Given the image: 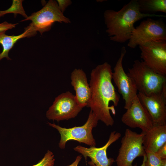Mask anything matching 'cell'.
<instances>
[{"label": "cell", "mask_w": 166, "mask_h": 166, "mask_svg": "<svg viewBox=\"0 0 166 166\" xmlns=\"http://www.w3.org/2000/svg\"><path fill=\"white\" fill-rule=\"evenodd\" d=\"M112 73L111 65L107 62L92 70L89 83L91 96L87 106L107 126L114 124L110 111L115 114L114 107L118 105L120 99L112 82Z\"/></svg>", "instance_id": "cell-1"}, {"label": "cell", "mask_w": 166, "mask_h": 166, "mask_svg": "<svg viewBox=\"0 0 166 166\" xmlns=\"http://www.w3.org/2000/svg\"><path fill=\"white\" fill-rule=\"evenodd\" d=\"M155 17H164L165 16L142 13L140 10L137 0H132L118 11L110 10L105 11L106 32L111 40L123 43L130 39L136 22L144 18Z\"/></svg>", "instance_id": "cell-2"}, {"label": "cell", "mask_w": 166, "mask_h": 166, "mask_svg": "<svg viewBox=\"0 0 166 166\" xmlns=\"http://www.w3.org/2000/svg\"><path fill=\"white\" fill-rule=\"evenodd\" d=\"M127 73L133 80L139 92L146 96L161 93L166 87V76L155 72L142 60H135Z\"/></svg>", "instance_id": "cell-3"}, {"label": "cell", "mask_w": 166, "mask_h": 166, "mask_svg": "<svg viewBox=\"0 0 166 166\" xmlns=\"http://www.w3.org/2000/svg\"><path fill=\"white\" fill-rule=\"evenodd\" d=\"M98 121L97 117L90 110L86 122L81 126L66 128L54 123L48 122V124L59 132L61 139L58 145L60 148L64 149L67 142L71 140H76L90 146H95L96 142L92 134V130L97 126Z\"/></svg>", "instance_id": "cell-4"}, {"label": "cell", "mask_w": 166, "mask_h": 166, "mask_svg": "<svg viewBox=\"0 0 166 166\" xmlns=\"http://www.w3.org/2000/svg\"><path fill=\"white\" fill-rule=\"evenodd\" d=\"M30 20L32 22L29 26L35 32H39L41 34L49 31L55 22L65 23H70L69 19L65 17L59 10L56 1L49 0L40 10L32 13L21 22Z\"/></svg>", "instance_id": "cell-5"}, {"label": "cell", "mask_w": 166, "mask_h": 166, "mask_svg": "<svg viewBox=\"0 0 166 166\" xmlns=\"http://www.w3.org/2000/svg\"><path fill=\"white\" fill-rule=\"evenodd\" d=\"M144 134L143 132L139 134L129 128L125 130L115 161L117 166H137L132 164L134 160L145 153L143 144Z\"/></svg>", "instance_id": "cell-6"}, {"label": "cell", "mask_w": 166, "mask_h": 166, "mask_svg": "<svg viewBox=\"0 0 166 166\" xmlns=\"http://www.w3.org/2000/svg\"><path fill=\"white\" fill-rule=\"evenodd\" d=\"M166 41V26L163 21L149 18L135 28L127 45L131 48L144 43Z\"/></svg>", "instance_id": "cell-7"}, {"label": "cell", "mask_w": 166, "mask_h": 166, "mask_svg": "<svg viewBox=\"0 0 166 166\" xmlns=\"http://www.w3.org/2000/svg\"><path fill=\"white\" fill-rule=\"evenodd\" d=\"M140 57L148 67L159 74L166 75V41L147 42L139 45Z\"/></svg>", "instance_id": "cell-8"}, {"label": "cell", "mask_w": 166, "mask_h": 166, "mask_svg": "<svg viewBox=\"0 0 166 166\" xmlns=\"http://www.w3.org/2000/svg\"><path fill=\"white\" fill-rule=\"evenodd\" d=\"M82 109L77 103L75 95L67 91L55 98L47 111L46 116L50 120H68L76 117Z\"/></svg>", "instance_id": "cell-9"}, {"label": "cell", "mask_w": 166, "mask_h": 166, "mask_svg": "<svg viewBox=\"0 0 166 166\" xmlns=\"http://www.w3.org/2000/svg\"><path fill=\"white\" fill-rule=\"evenodd\" d=\"M126 53V48L123 46L112 73V79L124 101V107L127 110L131 106L138 91L133 80L125 73L123 67L122 61Z\"/></svg>", "instance_id": "cell-10"}, {"label": "cell", "mask_w": 166, "mask_h": 166, "mask_svg": "<svg viewBox=\"0 0 166 166\" xmlns=\"http://www.w3.org/2000/svg\"><path fill=\"white\" fill-rule=\"evenodd\" d=\"M137 96L149 114L153 125H166V87L160 93L147 96L138 92Z\"/></svg>", "instance_id": "cell-11"}, {"label": "cell", "mask_w": 166, "mask_h": 166, "mask_svg": "<svg viewBox=\"0 0 166 166\" xmlns=\"http://www.w3.org/2000/svg\"><path fill=\"white\" fill-rule=\"evenodd\" d=\"M121 121L126 126L132 128H140L144 132L148 131L153 125L149 114L137 95L130 107L123 115Z\"/></svg>", "instance_id": "cell-12"}, {"label": "cell", "mask_w": 166, "mask_h": 166, "mask_svg": "<svg viewBox=\"0 0 166 166\" xmlns=\"http://www.w3.org/2000/svg\"><path fill=\"white\" fill-rule=\"evenodd\" d=\"M121 134L116 131L112 132L106 144L103 146L97 148L90 146L88 148L78 145L73 148L74 150L82 155L85 159L89 157L91 160L88 162L91 166H111L115 161L112 158H108L107 150L112 144L118 140Z\"/></svg>", "instance_id": "cell-13"}, {"label": "cell", "mask_w": 166, "mask_h": 166, "mask_svg": "<svg viewBox=\"0 0 166 166\" xmlns=\"http://www.w3.org/2000/svg\"><path fill=\"white\" fill-rule=\"evenodd\" d=\"M70 79L77 103L82 108L87 106L91 99V91L85 73L82 69H75L71 73Z\"/></svg>", "instance_id": "cell-14"}, {"label": "cell", "mask_w": 166, "mask_h": 166, "mask_svg": "<svg viewBox=\"0 0 166 166\" xmlns=\"http://www.w3.org/2000/svg\"><path fill=\"white\" fill-rule=\"evenodd\" d=\"M144 132L143 144L145 150L156 152L166 143V125H153Z\"/></svg>", "instance_id": "cell-15"}, {"label": "cell", "mask_w": 166, "mask_h": 166, "mask_svg": "<svg viewBox=\"0 0 166 166\" xmlns=\"http://www.w3.org/2000/svg\"><path fill=\"white\" fill-rule=\"evenodd\" d=\"M25 30L23 33L16 36L8 35L5 34V32L0 33V44L3 48L2 52L0 53V61L4 58H6L8 60H11L9 57L8 53L16 42L21 39L33 36L37 34L29 26Z\"/></svg>", "instance_id": "cell-16"}, {"label": "cell", "mask_w": 166, "mask_h": 166, "mask_svg": "<svg viewBox=\"0 0 166 166\" xmlns=\"http://www.w3.org/2000/svg\"><path fill=\"white\" fill-rule=\"evenodd\" d=\"M140 12L155 14L157 12L166 13V0H137Z\"/></svg>", "instance_id": "cell-17"}, {"label": "cell", "mask_w": 166, "mask_h": 166, "mask_svg": "<svg viewBox=\"0 0 166 166\" xmlns=\"http://www.w3.org/2000/svg\"><path fill=\"white\" fill-rule=\"evenodd\" d=\"M22 0H13L10 7L4 10H0V18L3 16L5 15L9 14H14L16 17L17 14H20L26 19L28 17L23 7L22 2Z\"/></svg>", "instance_id": "cell-18"}, {"label": "cell", "mask_w": 166, "mask_h": 166, "mask_svg": "<svg viewBox=\"0 0 166 166\" xmlns=\"http://www.w3.org/2000/svg\"><path fill=\"white\" fill-rule=\"evenodd\" d=\"M146 160L145 166H162V159L156 152L145 150Z\"/></svg>", "instance_id": "cell-19"}, {"label": "cell", "mask_w": 166, "mask_h": 166, "mask_svg": "<svg viewBox=\"0 0 166 166\" xmlns=\"http://www.w3.org/2000/svg\"><path fill=\"white\" fill-rule=\"evenodd\" d=\"M55 160L53 153L48 150L42 160L36 164L32 166H53Z\"/></svg>", "instance_id": "cell-20"}, {"label": "cell", "mask_w": 166, "mask_h": 166, "mask_svg": "<svg viewBox=\"0 0 166 166\" xmlns=\"http://www.w3.org/2000/svg\"><path fill=\"white\" fill-rule=\"evenodd\" d=\"M56 2L59 10L63 13L66 8L72 3L70 0H57Z\"/></svg>", "instance_id": "cell-21"}, {"label": "cell", "mask_w": 166, "mask_h": 166, "mask_svg": "<svg viewBox=\"0 0 166 166\" xmlns=\"http://www.w3.org/2000/svg\"><path fill=\"white\" fill-rule=\"evenodd\" d=\"M18 24V23H9L6 21L0 23V33L2 32H6L8 30L15 28Z\"/></svg>", "instance_id": "cell-22"}, {"label": "cell", "mask_w": 166, "mask_h": 166, "mask_svg": "<svg viewBox=\"0 0 166 166\" xmlns=\"http://www.w3.org/2000/svg\"><path fill=\"white\" fill-rule=\"evenodd\" d=\"M156 153L161 159H166V143L160 147Z\"/></svg>", "instance_id": "cell-23"}, {"label": "cell", "mask_w": 166, "mask_h": 166, "mask_svg": "<svg viewBox=\"0 0 166 166\" xmlns=\"http://www.w3.org/2000/svg\"><path fill=\"white\" fill-rule=\"evenodd\" d=\"M82 158L81 155L78 156L75 161L71 164L68 166H78V165Z\"/></svg>", "instance_id": "cell-24"}, {"label": "cell", "mask_w": 166, "mask_h": 166, "mask_svg": "<svg viewBox=\"0 0 166 166\" xmlns=\"http://www.w3.org/2000/svg\"><path fill=\"white\" fill-rule=\"evenodd\" d=\"M143 157V162L140 166H145V162L146 160V158H147L145 153L144 154V155Z\"/></svg>", "instance_id": "cell-25"}, {"label": "cell", "mask_w": 166, "mask_h": 166, "mask_svg": "<svg viewBox=\"0 0 166 166\" xmlns=\"http://www.w3.org/2000/svg\"><path fill=\"white\" fill-rule=\"evenodd\" d=\"M162 166H166V159L162 160Z\"/></svg>", "instance_id": "cell-26"}]
</instances>
